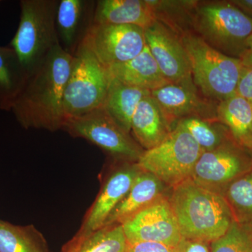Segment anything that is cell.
<instances>
[{
	"mask_svg": "<svg viewBox=\"0 0 252 252\" xmlns=\"http://www.w3.org/2000/svg\"><path fill=\"white\" fill-rule=\"evenodd\" d=\"M72 59L58 45L28 77L11 109L23 128L63 130L65 124L63 99Z\"/></svg>",
	"mask_w": 252,
	"mask_h": 252,
	"instance_id": "1",
	"label": "cell"
},
{
	"mask_svg": "<svg viewBox=\"0 0 252 252\" xmlns=\"http://www.w3.org/2000/svg\"><path fill=\"white\" fill-rule=\"evenodd\" d=\"M169 200L182 238L210 244L224 235L234 221L221 195L190 178L172 188Z\"/></svg>",
	"mask_w": 252,
	"mask_h": 252,
	"instance_id": "2",
	"label": "cell"
},
{
	"mask_svg": "<svg viewBox=\"0 0 252 252\" xmlns=\"http://www.w3.org/2000/svg\"><path fill=\"white\" fill-rule=\"evenodd\" d=\"M180 38L194 84L205 98L219 104L236 94L245 70L241 59L223 54L193 32Z\"/></svg>",
	"mask_w": 252,
	"mask_h": 252,
	"instance_id": "3",
	"label": "cell"
},
{
	"mask_svg": "<svg viewBox=\"0 0 252 252\" xmlns=\"http://www.w3.org/2000/svg\"><path fill=\"white\" fill-rule=\"evenodd\" d=\"M60 0H22L17 31L10 43L28 77L60 45L56 14Z\"/></svg>",
	"mask_w": 252,
	"mask_h": 252,
	"instance_id": "4",
	"label": "cell"
},
{
	"mask_svg": "<svg viewBox=\"0 0 252 252\" xmlns=\"http://www.w3.org/2000/svg\"><path fill=\"white\" fill-rule=\"evenodd\" d=\"M192 28L207 44L228 56L240 59L252 34V18L231 1H198Z\"/></svg>",
	"mask_w": 252,
	"mask_h": 252,
	"instance_id": "5",
	"label": "cell"
},
{
	"mask_svg": "<svg viewBox=\"0 0 252 252\" xmlns=\"http://www.w3.org/2000/svg\"><path fill=\"white\" fill-rule=\"evenodd\" d=\"M109 82L107 68L83 43L73 56L72 68L64 89L63 109L65 122L102 108Z\"/></svg>",
	"mask_w": 252,
	"mask_h": 252,
	"instance_id": "6",
	"label": "cell"
},
{
	"mask_svg": "<svg viewBox=\"0 0 252 252\" xmlns=\"http://www.w3.org/2000/svg\"><path fill=\"white\" fill-rule=\"evenodd\" d=\"M203 152L188 131L177 124L161 143L144 151L137 164L172 189L190 178Z\"/></svg>",
	"mask_w": 252,
	"mask_h": 252,
	"instance_id": "7",
	"label": "cell"
},
{
	"mask_svg": "<svg viewBox=\"0 0 252 252\" xmlns=\"http://www.w3.org/2000/svg\"><path fill=\"white\" fill-rule=\"evenodd\" d=\"M63 130L97 146L114 160L137 162L144 149L128 132L123 130L103 108L66 120Z\"/></svg>",
	"mask_w": 252,
	"mask_h": 252,
	"instance_id": "8",
	"label": "cell"
},
{
	"mask_svg": "<svg viewBox=\"0 0 252 252\" xmlns=\"http://www.w3.org/2000/svg\"><path fill=\"white\" fill-rule=\"evenodd\" d=\"M252 167V153L230 140L218 148L204 152L190 179L200 187L222 195L232 182Z\"/></svg>",
	"mask_w": 252,
	"mask_h": 252,
	"instance_id": "9",
	"label": "cell"
},
{
	"mask_svg": "<svg viewBox=\"0 0 252 252\" xmlns=\"http://www.w3.org/2000/svg\"><path fill=\"white\" fill-rule=\"evenodd\" d=\"M84 42L106 68L134 59L147 45L143 28L126 25L94 24Z\"/></svg>",
	"mask_w": 252,
	"mask_h": 252,
	"instance_id": "10",
	"label": "cell"
},
{
	"mask_svg": "<svg viewBox=\"0 0 252 252\" xmlns=\"http://www.w3.org/2000/svg\"><path fill=\"white\" fill-rule=\"evenodd\" d=\"M114 160V167L104 178L98 195L86 212L78 233H90L103 227L142 171L137 162Z\"/></svg>",
	"mask_w": 252,
	"mask_h": 252,
	"instance_id": "11",
	"label": "cell"
},
{
	"mask_svg": "<svg viewBox=\"0 0 252 252\" xmlns=\"http://www.w3.org/2000/svg\"><path fill=\"white\" fill-rule=\"evenodd\" d=\"M127 242H153L175 248L182 237L169 195L159 198L122 225Z\"/></svg>",
	"mask_w": 252,
	"mask_h": 252,
	"instance_id": "12",
	"label": "cell"
},
{
	"mask_svg": "<svg viewBox=\"0 0 252 252\" xmlns=\"http://www.w3.org/2000/svg\"><path fill=\"white\" fill-rule=\"evenodd\" d=\"M172 129L187 118L217 121V104L199 92L194 83H170L151 91ZM218 122V121H217Z\"/></svg>",
	"mask_w": 252,
	"mask_h": 252,
	"instance_id": "13",
	"label": "cell"
},
{
	"mask_svg": "<svg viewBox=\"0 0 252 252\" xmlns=\"http://www.w3.org/2000/svg\"><path fill=\"white\" fill-rule=\"evenodd\" d=\"M144 34L147 47L169 82H193L188 56L180 36L157 20L144 30Z\"/></svg>",
	"mask_w": 252,
	"mask_h": 252,
	"instance_id": "14",
	"label": "cell"
},
{
	"mask_svg": "<svg viewBox=\"0 0 252 252\" xmlns=\"http://www.w3.org/2000/svg\"><path fill=\"white\" fill-rule=\"evenodd\" d=\"M96 1L60 0L56 14V31L60 46L74 56L94 25Z\"/></svg>",
	"mask_w": 252,
	"mask_h": 252,
	"instance_id": "15",
	"label": "cell"
},
{
	"mask_svg": "<svg viewBox=\"0 0 252 252\" xmlns=\"http://www.w3.org/2000/svg\"><path fill=\"white\" fill-rule=\"evenodd\" d=\"M167 189L168 187L155 176L142 170L128 193L106 220L104 226L124 225L159 198L167 195Z\"/></svg>",
	"mask_w": 252,
	"mask_h": 252,
	"instance_id": "16",
	"label": "cell"
},
{
	"mask_svg": "<svg viewBox=\"0 0 252 252\" xmlns=\"http://www.w3.org/2000/svg\"><path fill=\"white\" fill-rule=\"evenodd\" d=\"M107 69L112 79L150 92L170 84L162 75L147 45L134 59Z\"/></svg>",
	"mask_w": 252,
	"mask_h": 252,
	"instance_id": "17",
	"label": "cell"
},
{
	"mask_svg": "<svg viewBox=\"0 0 252 252\" xmlns=\"http://www.w3.org/2000/svg\"><path fill=\"white\" fill-rule=\"evenodd\" d=\"M172 130L152 94L140 101L131 122V134L144 151L157 147Z\"/></svg>",
	"mask_w": 252,
	"mask_h": 252,
	"instance_id": "18",
	"label": "cell"
},
{
	"mask_svg": "<svg viewBox=\"0 0 252 252\" xmlns=\"http://www.w3.org/2000/svg\"><path fill=\"white\" fill-rule=\"evenodd\" d=\"M155 16L147 0H98L96 1L94 24L150 26Z\"/></svg>",
	"mask_w": 252,
	"mask_h": 252,
	"instance_id": "19",
	"label": "cell"
},
{
	"mask_svg": "<svg viewBox=\"0 0 252 252\" xmlns=\"http://www.w3.org/2000/svg\"><path fill=\"white\" fill-rule=\"evenodd\" d=\"M217 121L235 143L252 153V104L235 94L217 104Z\"/></svg>",
	"mask_w": 252,
	"mask_h": 252,
	"instance_id": "20",
	"label": "cell"
},
{
	"mask_svg": "<svg viewBox=\"0 0 252 252\" xmlns=\"http://www.w3.org/2000/svg\"><path fill=\"white\" fill-rule=\"evenodd\" d=\"M150 91L126 85L110 77L102 108L123 130L131 134L132 117L140 101Z\"/></svg>",
	"mask_w": 252,
	"mask_h": 252,
	"instance_id": "21",
	"label": "cell"
},
{
	"mask_svg": "<svg viewBox=\"0 0 252 252\" xmlns=\"http://www.w3.org/2000/svg\"><path fill=\"white\" fill-rule=\"evenodd\" d=\"M127 239L122 225L103 226L87 233H76L61 252H124Z\"/></svg>",
	"mask_w": 252,
	"mask_h": 252,
	"instance_id": "22",
	"label": "cell"
},
{
	"mask_svg": "<svg viewBox=\"0 0 252 252\" xmlns=\"http://www.w3.org/2000/svg\"><path fill=\"white\" fill-rule=\"evenodd\" d=\"M28 78L14 50L0 46V110L11 111Z\"/></svg>",
	"mask_w": 252,
	"mask_h": 252,
	"instance_id": "23",
	"label": "cell"
},
{
	"mask_svg": "<svg viewBox=\"0 0 252 252\" xmlns=\"http://www.w3.org/2000/svg\"><path fill=\"white\" fill-rule=\"evenodd\" d=\"M0 252H49V248L34 225H15L0 220Z\"/></svg>",
	"mask_w": 252,
	"mask_h": 252,
	"instance_id": "24",
	"label": "cell"
},
{
	"mask_svg": "<svg viewBox=\"0 0 252 252\" xmlns=\"http://www.w3.org/2000/svg\"><path fill=\"white\" fill-rule=\"evenodd\" d=\"M221 195L229 206L235 221L252 226V167L232 182Z\"/></svg>",
	"mask_w": 252,
	"mask_h": 252,
	"instance_id": "25",
	"label": "cell"
},
{
	"mask_svg": "<svg viewBox=\"0 0 252 252\" xmlns=\"http://www.w3.org/2000/svg\"><path fill=\"white\" fill-rule=\"evenodd\" d=\"M177 124L188 131L204 152L214 150L233 140L228 129L217 121L190 117L181 120Z\"/></svg>",
	"mask_w": 252,
	"mask_h": 252,
	"instance_id": "26",
	"label": "cell"
},
{
	"mask_svg": "<svg viewBox=\"0 0 252 252\" xmlns=\"http://www.w3.org/2000/svg\"><path fill=\"white\" fill-rule=\"evenodd\" d=\"M211 252H252V226L235 220L224 235L210 243Z\"/></svg>",
	"mask_w": 252,
	"mask_h": 252,
	"instance_id": "27",
	"label": "cell"
},
{
	"mask_svg": "<svg viewBox=\"0 0 252 252\" xmlns=\"http://www.w3.org/2000/svg\"><path fill=\"white\" fill-rule=\"evenodd\" d=\"M124 252H174V248L153 242H127Z\"/></svg>",
	"mask_w": 252,
	"mask_h": 252,
	"instance_id": "28",
	"label": "cell"
},
{
	"mask_svg": "<svg viewBox=\"0 0 252 252\" xmlns=\"http://www.w3.org/2000/svg\"><path fill=\"white\" fill-rule=\"evenodd\" d=\"M174 252H211L210 244L199 240L182 238L174 248Z\"/></svg>",
	"mask_w": 252,
	"mask_h": 252,
	"instance_id": "29",
	"label": "cell"
},
{
	"mask_svg": "<svg viewBox=\"0 0 252 252\" xmlns=\"http://www.w3.org/2000/svg\"><path fill=\"white\" fill-rule=\"evenodd\" d=\"M236 94L252 104V66L245 67L243 75L239 81Z\"/></svg>",
	"mask_w": 252,
	"mask_h": 252,
	"instance_id": "30",
	"label": "cell"
},
{
	"mask_svg": "<svg viewBox=\"0 0 252 252\" xmlns=\"http://www.w3.org/2000/svg\"><path fill=\"white\" fill-rule=\"evenodd\" d=\"M231 2L252 18V0H232Z\"/></svg>",
	"mask_w": 252,
	"mask_h": 252,
	"instance_id": "31",
	"label": "cell"
},
{
	"mask_svg": "<svg viewBox=\"0 0 252 252\" xmlns=\"http://www.w3.org/2000/svg\"><path fill=\"white\" fill-rule=\"evenodd\" d=\"M245 67H252V54L251 53H245L240 57Z\"/></svg>",
	"mask_w": 252,
	"mask_h": 252,
	"instance_id": "32",
	"label": "cell"
},
{
	"mask_svg": "<svg viewBox=\"0 0 252 252\" xmlns=\"http://www.w3.org/2000/svg\"><path fill=\"white\" fill-rule=\"evenodd\" d=\"M245 53H251L252 54V34L247 39L245 42Z\"/></svg>",
	"mask_w": 252,
	"mask_h": 252,
	"instance_id": "33",
	"label": "cell"
},
{
	"mask_svg": "<svg viewBox=\"0 0 252 252\" xmlns=\"http://www.w3.org/2000/svg\"></svg>",
	"mask_w": 252,
	"mask_h": 252,
	"instance_id": "34",
	"label": "cell"
}]
</instances>
